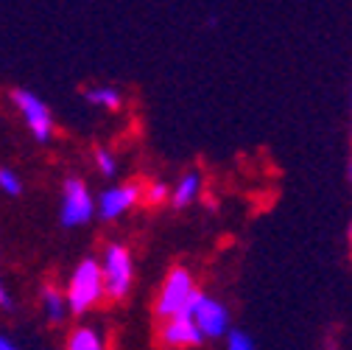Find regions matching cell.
Wrapping results in <instances>:
<instances>
[{
    "instance_id": "6da1fadb",
    "label": "cell",
    "mask_w": 352,
    "mask_h": 350,
    "mask_svg": "<svg viewBox=\"0 0 352 350\" xmlns=\"http://www.w3.org/2000/svg\"><path fill=\"white\" fill-rule=\"evenodd\" d=\"M104 300V280H101V267L96 258H84L76 267V272L70 275L67 291H65V302L67 311L73 314H84L96 309V305Z\"/></svg>"
},
{
    "instance_id": "7a4b0ae2",
    "label": "cell",
    "mask_w": 352,
    "mask_h": 350,
    "mask_svg": "<svg viewBox=\"0 0 352 350\" xmlns=\"http://www.w3.org/2000/svg\"><path fill=\"white\" fill-rule=\"evenodd\" d=\"M199 294V286H196V278L185 269V267H173L162 286H160V294H157V302H154V311L160 320H170V317H179V314H188L193 297Z\"/></svg>"
},
{
    "instance_id": "3957f363",
    "label": "cell",
    "mask_w": 352,
    "mask_h": 350,
    "mask_svg": "<svg viewBox=\"0 0 352 350\" xmlns=\"http://www.w3.org/2000/svg\"><path fill=\"white\" fill-rule=\"evenodd\" d=\"M104 294L112 300H123L135 280V264H131V252L123 244H109L98 260Z\"/></svg>"
},
{
    "instance_id": "277c9868",
    "label": "cell",
    "mask_w": 352,
    "mask_h": 350,
    "mask_svg": "<svg viewBox=\"0 0 352 350\" xmlns=\"http://www.w3.org/2000/svg\"><path fill=\"white\" fill-rule=\"evenodd\" d=\"M188 317L196 325V331L201 333V339H218V336H227V331H230V309L221 300L201 294V291L193 297Z\"/></svg>"
},
{
    "instance_id": "5b68a950",
    "label": "cell",
    "mask_w": 352,
    "mask_h": 350,
    "mask_svg": "<svg viewBox=\"0 0 352 350\" xmlns=\"http://www.w3.org/2000/svg\"><path fill=\"white\" fill-rule=\"evenodd\" d=\"M93 213H96V199L90 196V188H87V183L78 180V177L65 180L62 207H59L62 227H81V225L90 222Z\"/></svg>"
},
{
    "instance_id": "8992f818",
    "label": "cell",
    "mask_w": 352,
    "mask_h": 350,
    "mask_svg": "<svg viewBox=\"0 0 352 350\" xmlns=\"http://www.w3.org/2000/svg\"><path fill=\"white\" fill-rule=\"evenodd\" d=\"M12 101L17 104V110L23 112L28 129H31V135L39 141V143H45L51 141L54 135V118L45 107V101H42L39 96H34L31 90H14L12 93Z\"/></svg>"
},
{
    "instance_id": "52a82bcc",
    "label": "cell",
    "mask_w": 352,
    "mask_h": 350,
    "mask_svg": "<svg viewBox=\"0 0 352 350\" xmlns=\"http://www.w3.org/2000/svg\"><path fill=\"white\" fill-rule=\"evenodd\" d=\"M140 202V185L129 183V185H115V188H107L98 202H96V210L101 218H107V222H112V218L123 216L126 210H131Z\"/></svg>"
},
{
    "instance_id": "ba28073f",
    "label": "cell",
    "mask_w": 352,
    "mask_h": 350,
    "mask_svg": "<svg viewBox=\"0 0 352 350\" xmlns=\"http://www.w3.org/2000/svg\"><path fill=\"white\" fill-rule=\"evenodd\" d=\"M160 342L170 350H185V347H196L201 344V333L196 331V325L190 322L188 314H179V317H170V320H162L160 325Z\"/></svg>"
},
{
    "instance_id": "9c48e42d",
    "label": "cell",
    "mask_w": 352,
    "mask_h": 350,
    "mask_svg": "<svg viewBox=\"0 0 352 350\" xmlns=\"http://www.w3.org/2000/svg\"><path fill=\"white\" fill-rule=\"evenodd\" d=\"M199 196H201V174H199V171L182 174L179 183H176L173 191H170V202H173L176 207H188V205H193Z\"/></svg>"
},
{
    "instance_id": "30bf717a",
    "label": "cell",
    "mask_w": 352,
    "mask_h": 350,
    "mask_svg": "<svg viewBox=\"0 0 352 350\" xmlns=\"http://www.w3.org/2000/svg\"><path fill=\"white\" fill-rule=\"evenodd\" d=\"M67 350H107V342L101 336L98 328H90V325H81L70 333L67 339Z\"/></svg>"
},
{
    "instance_id": "8fae6325",
    "label": "cell",
    "mask_w": 352,
    "mask_h": 350,
    "mask_svg": "<svg viewBox=\"0 0 352 350\" xmlns=\"http://www.w3.org/2000/svg\"><path fill=\"white\" fill-rule=\"evenodd\" d=\"M84 99L90 101L93 107H104V110H118V107L123 104L120 90H115L112 84H98V87H90V90H84Z\"/></svg>"
},
{
    "instance_id": "7c38bea8",
    "label": "cell",
    "mask_w": 352,
    "mask_h": 350,
    "mask_svg": "<svg viewBox=\"0 0 352 350\" xmlns=\"http://www.w3.org/2000/svg\"><path fill=\"white\" fill-rule=\"evenodd\" d=\"M42 309H45V317H48L51 322H56V325L67 317V302H65L62 291L54 289V286H48L45 291H42Z\"/></svg>"
},
{
    "instance_id": "4fadbf2b",
    "label": "cell",
    "mask_w": 352,
    "mask_h": 350,
    "mask_svg": "<svg viewBox=\"0 0 352 350\" xmlns=\"http://www.w3.org/2000/svg\"><path fill=\"white\" fill-rule=\"evenodd\" d=\"M224 339H227V350H254V339L241 328H230Z\"/></svg>"
},
{
    "instance_id": "5bb4252c",
    "label": "cell",
    "mask_w": 352,
    "mask_h": 350,
    "mask_svg": "<svg viewBox=\"0 0 352 350\" xmlns=\"http://www.w3.org/2000/svg\"><path fill=\"white\" fill-rule=\"evenodd\" d=\"M0 191H3L6 196H20L23 183H20V177L12 168H0Z\"/></svg>"
},
{
    "instance_id": "9a60e30c",
    "label": "cell",
    "mask_w": 352,
    "mask_h": 350,
    "mask_svg": "<svg viewBox=\"0 0 352 350\" xmlns=\"http://www.w3.org/2000/svg\"><path fill=\"white\" fill-rule=\"evenodd\" d=\"M140 199H146L148 205H162L165 199H170V191L165 183H151L148 188L140 191Z\"/></svg>"
},
{
    "instance_id": "2e32d148",
    "label": "cell",
    "mask_w": 352,
    "mask_h": 350,
    "mask_svg": "<svg viewBox=\"0 0 352 350\" xmlns=\"http://www.w3.org/2000/svg\"><path fill=\"white\" fill-rule=\"evenodd\" d=\"M96 165H98V171L104 174V177H115L118 174V160L107 149H96Z\"/></svg>"
},
{
    "instance_id": "e0dca14e",
    "label": "cell",
    "mask_w": 352,
    "mask_h": 350,
    "mask_svg": "<svg viewBox=\"0 0 352 350\" xmlns=\"http://www.w3.org/2000/svg\"><path fill=\"white\" fill-rule=\"evenodd\" d=\"M12 309H14V300H12V294L6 291L3 280H0V311H12Z\"/></svg>"
},
{
    "instance_id": "ac0fdd59",
    "label": "cell",
    "mask_w": 352,
    "mask_h": 350,
    "mask_svg": "<svg viewBox=\"0 0 352 350\" xmlns=\"http://www.w3.org/2000/svg\"><path fill=\"white\" fill-rule=\"evenodd\" d=\"M0 350H20L9 336H3V333H0Z\"/></svg>"
},
{
    "instance_id": "d6986e66",
    "label": "cell",
    "mask_w": 352,
    "mask_h": 350,
    "mask_svg": "<svg viewBox=\"0 0 352 350\" xmlns=\"http://www.w3.org/2000/svg\"><path fill=\"white\" fill-rule=\"evenodd\" d=\"M349 255H352V227H349Z\"/></svg>"
},
{
    "instance_id": "ffe728a7",
    "label": "cell",
    "mask_w": 352,
    "mask_h": 350,
    "mask_svg": "<svg viewBox=\"0 0 352 350\" xmlns=\"http://www.w3.org/2000/svg\"><path fill=\"white\" fill-rule=\"evenodd\" d=\"M349 183H352V163H349Z\"/></svg>"
}]
</instances>
